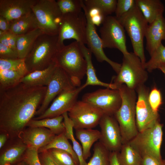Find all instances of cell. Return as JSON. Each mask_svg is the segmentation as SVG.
Instances as JSON below:
<instances>
[{
    "instance_id": "cell-37",
    "label": "cell",
    "mask_w": 165,
    "mask_h": 165,
    "mask_svg": "<svg viewBox=\"0 0 165 165\" xmlns=\"http://www.w3.org/2000/svg\"><path fill=\"white\" fill-rule=\"evenodd\" d=\"M52 158L58 165H79L68 152L52 148L47 150Z\"/></svg>"
},
{
    "instance_id": "cell-6",
    "label": "cell",
    "mask_w": 165,
    "mask_h": 165,
    "mask_svg": "<svg viewBox=\"0 0 165 165\" xmlns=\"http://www.w3.org/2000/svg\"><path fill=\"white\" fill-rule=\"evenodd\" d=\"M148 71L140 58L134 52L123 55L122 64L119 73L113 77L111 83L118 87L124 84L136 90L144 85L148 78Z\"/></svg>"
},
{
    "instance_id": "cell-42",
    "label": "cell",
    "mask_w": 165,
    "mask_h": 165,
    "mask_svg": "<svg viewBox=\"0 0 165 165\" xmlns=\"http://www.w3.org/2000/svg\"><path fill=\"white\" fill-rule=\"evenodd\" d=\"M17 36L10 31L5 32L0 35V43L17 52L16 42Z\"/></svg>"
},
{
    "instance_id": "cell-47",
    "label": "cell",
    "mask_w": 165,
    "mask_h": 165,
    "mask_svg": "<svg viewBox=\"0 0 165 165\" xmlns=\"http://www.w3.org/2000/svg\"><path fill=\"white\" fill-rule=\"evenodd\" d=\"M10 22L3 17L0 16V30L4 32L9 31Z\"/></svg>"
},
{
    "instance_id": "cell-5",
    "label": "cell",
    "mask_w": 165,
    "mask_h": 165,
    "mask_svg": "<svg viewBox=\"0 0 165 165\" xmlns=\"http://www.w3.org/2000/svg\"><path fill=\"white\" fill-rule=\"evenodd\" d=\"M117 19L130 38L134 53L145 65L146 62L144 39L148 23L136 4L128 12Z\"/></svg>"
},
{
    "instance_id": "cell-19",
    "label": "cell",
    "mask_w": 165,
    "mask_h": 165,
    "mask_svg": "<svg viewBox=\"0 0 165 165\" xmlns=\"http://www.w3.org/2000/svg\"><path fill=\"white\" fill-rule=\"evenodd\" d=\"M37 0H0V16L10 22L32 12Z\"/></svg>"
},
{
    "instance_id": "cell-2",
    "label": "cell",
    "mask_w": 165,
    "mask_h": 165,
    "mask_svg": "<svg viewBox=\"0 0 165 165\" xmlns=\"http://www.w3.org/2000/svg\"><path fill=\"white\" fill-rule=\"evenodd\" d=\"M62 47L58 35L43 34L39 36L25 58L29 73L48 68L54 62L57 53Z\"/></svg>"
},
{
    "instance_id": "cell-35",
    "label": "cell",
    "mask_w": 165,
    "mask_h": 165,
    "mask_svg": "<svg viewBox=\"0 0 165 165\" xmlns=\"http://www.w3.org/2000/svg\"><path fill=\"white\" fill-rule=\"evenodd\" d=\"M150 58L145 64V68L149 72L158 69L162 64H165V46L162 43L150 56Z\"/></svg>"
},
{
    "instance_id": "cell-29",
    "label": "cell",
    "mask_w": 165,
    "mask_h": 165,
    "mask_svg": "<svg viewBox=\"0 0 165 165\" xmlns=\"http://www.w3.org/2000/svg\"><path fill=\"white\" fill-rule=\"evenodd\" d=\"M117 157L120 165H141V156L129 142L123 144Z\"/></svg>"
},
{
    "instance_id": "cell-41",
    "label": "cell",
    "mask_w": 165,
    "mask_h": 165,
    "mask_svg": "<svg viewBox=\"0 0 165 165\" xmlns=\"http://www.w3.org/2000/svg\"><path fill=\"white\" fill-rule=\"evenodd\" d=\"M135 5V0H118L115 16L119 18L128 12Z\"/></svg>"
},
{
    "instance_id": "cell-51",
    "label": "cell",
    "mask_w": 165,
    "mask_h": 165,
    "mask_svg": "<svg viewBox=\"0 0 165 165\" xmlns=\"http://www.w3.org/2000/svg\"><path fill=\"white\" fill-rule=\"evenodd\" d=\"M13 165H28L25 161L23 160Z\"/></svg>"
},
{
    "instance_id": "cell-48",
    "label": "cell",
    "mask_w": 165,
    "mask_h": 165,
    "mask_svg": "<svg viewBox=\"0 0 165 165\" xmlns=\"http://www.w3.org/2000/svg\"><path fill=\"white\" fill-rule=\"evenodd\" d=\"M110 165H120L117 157V152H110Z\"/></svg>"
},
{
    "instance_id": "cell-44",
    "label": "cell",
    "mask_w": 165,
    "mask_h": 165,
    "mask_svg": "<svg viewBox=\"0 0 165 165\" xmlns=\"http://www.w3.org/2000/svg\"><path fill=\"white\" fill-rule=\"evenodd\" d=\"M19 58L17 52L0 43V58L16 59Z\"/></svg>"
},
{
    "instance_id": "cell-7",
    "label": "cell",
    "mask_w": 165,
    "mask_h": 165,
    "mask_svg": "<svg viewBox=\"0 0 165 165\" xmlns=\"http://www.w3.org/2000/svg\"><path fill=\"white\" fill-rule=\"evenodd\" d=\"M32 12L38 28L44 34L58 35L63 14L54 0H38L32 6Z\"/></svg>"
},
{
    "instance_id": "cell-31",
    "label": "cell",
    "mask_w": 165,
    "mask_h": 165,
    "mask_svg": "<svg viewBox=\"0 0 165 165\" xmlns=\"http://www.w3.org/2000/svg\"><path fill=\"white\" fill-rule=\"evenodd\" d=\"M62 115L64 117L65 135L72 143L73 150L78 157L79 165H86L87 163L83 157L82 146L75 138L73 131V124L68 116V112L64 113Z\"/></svg>"
},
{
    "instance_id": "cell-45",
    "label": "cell",
    "mask_w": 165,
    "mask_h": 165,
    "mask_svg": "<svg viewBox=\"0 0 165 165\" xmlns=\"http://www.w3.org/2000/svg\"><path fill=\"white\" fill-rule=\"evenodd\" d=\"M42 165H58L52 158L47 150L38 153Z\"/></svg>"
},
{
    "instance_id": "cell-38",
    "label": "cell",
    "mask_w": 165,
    "mask_h": 165,
    "mask_svg": "<svg viewBox=\"0 0 165 165\" xmlns=\"http://www.w3.org/2000/svg\"><path fill=\"white\" fill-rule=\"evenodd\" d=\"M82 0H58L57 2L63 14L75 13L82 11Z\"/></svg>"
},
{
    "instance_id": "cell-21",
    "label": "cell",
    "mask_w": 165,
    "mask_h": 165,
    "mask_svg": "<svg viewBox=\"0 0 165 165\" xmlns=\"http://www.w3.org/2000/svg\"><path fill=\"white\" fill-rule=\"evenodd\" d=\"M145 38V49L150 56L165 40V18L163 15L148 24Z\"/></svg>"
},
{
    "instance_id": "cell-28",
    "label": "cell",
    "mask_w": 165,
    "mask_h": 165,
    "mask_svg": "<svg viewBox=\"0 0 165 165\" xmlns=\"http://www.w3.org/2000/svg\"><path fill=\"white\" fill-rule=\"evenodd\" d=\"M27 127L46 128L50 129L56 135H59L65 131L62 115L40 120L32 119L28 123Z\"/></svg>"
},
{
    "instance_id": "cell-15",
    "label": "cell",
    "mask_w": 165,
    "mask_h": 165,
    "mask_svg": "<svg viewBox=\"0 0 165 165\" xmlns=\"http://www.w3.org/2000/svg\"><path fill=\"white\" fill-rule=\"evenodd\" d=\"M100 141L109 151L119 152L123 145L118 123L113 115L104 114L99 122Z\"/></svg>"
},
{
    "instance_id": "cell-26",
    "label": "cell",
    "mask_w": 165,
    "mask_h": 165,
    "mask_svg": "<svg viewBox=\"0 0 165 165\" xmlns=\"http://www.w3.org/2000/svg\"><path fill=\"white\" fill-rule=\"evenodd\" d=\"M38 28L36 18L32 12L10 22L9 31L17 35L25 34Z\"/></svg>"
},
{
    "instance_id": "cell-14",
    "label": "cell",
    "mask_w": 165,
    "mask_h": 165,
    "mask_svg": "<svg viewBox=\"0 0 165 165\" xmlns=\"http://www.w3.org/2000/svg\"><path fill=\"white\" fill-rule=\"evenodd\" d=\"M138 94L136 105V125L139 132L153 126L160 120L158 112H154L149 102V88L144 85L135 90Z\"/></svg>"
},
{
    "instance_id": "cell-22",
    "label": "cell",
    "mask_w": 165,
    "mask_h": 165,
    "mask_svg": "<svg viewBox=\"0 0 165 165\" xmlns=\"http://www.w3.org/2000/svg\"><path fill=\"white\" fill-rule=\"evenodd\" d=\"M79 44L86 63V74L87 79L85 83L81 86L83 89L90 85L99 86L106 88L118 89L117 86L114 84L104 82L98 79L92 62V52L85 46V44L81 43H79Z\"/></svg>"
},
{
    "instance_id": "cell-8",
    "label": "cell",
    "mask_w": 165,
    "mask_h": 165,
    "mask_svg": "<svg viewBox=\"0 0 165 165\" xmlns=\"http://www.w3.org/2000/svg\"><path fill=\"white\" fill-rule=\"evenodd\" d=\"M163 125L160 120L152 127L138 132L137 135L128 142L142 156L148 155L159 160H163L160 152L162 137Z\"/></svg>"
},
{
    "instance_id": "cell-18",
    "label": "cell",
    "mask_w": 165,
    "mask_h": 165,
    "mask_svg": "<svg viewBox=\"0 0 165 165\" xmlns=\"http://www.w3.org/2000/svg\"><path fill=\"white\" fill-rule=\"evenodd\" d=\"M56 135L42 127H28L20 134L19 138L28 147L38 150L50 143Z\"/></svg>"
},
{
    "instance_id": "cell-24",
    "label": "cell",
    "mask_w": 165,
    "mask_h": 165,
    "mask_svg": "<svg viewBox=\"0 0 165 165\" xmlns=\"http://www.w3.org/2000/svg\"><path fill=\"white\" fill-rule=\"evenodd\" d=\"M57 66L54 61L47 68L29 73L21 82L31 86H47Z\"/></svg>"
},
{
    "instance_id": "cell-52",
    "label": "cell",
    "mask_w": 165,
    "mask_h": 165,
    "mask_svg": "<svg viewBox=\"0 0 165 165\" xmlns=\"http://www.w3.org/2000/svg\"><path fill=\"white\" fill-rule=\"evenodd\" d=\"M164 1H165V0Z\"/></svg>"
},
{
    "instance_id": "cell-1",
    "label": "cell",
    "mask_w": 165,
    "mask_h": 165,
    "mask_svg": "<svg viewBox=\"0 0 165 165\" xmlns=\"http://www.w3.org/2000/svg\"><path fill=\"white\" fill-rule=\"evenodd\" d=\"M47 86L20 82L0 90V130L9 139L18 138L35 116L44 98Z\"/></svg>"
},
{
    "instance_id": "cell-4",
    "label": "cell",
    "mask_w": 165,
    "mask_h": 165,
    "mask_svg": "<svg viewBox=\"0 0 165 165\" xmlns=\"http://www.w3.org/2000/svg\"><path fill=\"white\" fill-rule=\"evenodd\" d=\"M54 61L67 74L75 86H80L81 81L86 74V63L78 42L75 41L62 47Z\"/></svg>"
},
{
    "instance_id": "cell-40",
    "label": "cell",
    "mask_w": 165,
    "mask_h": 165,
    "mask_svg": "<svg viewBox=\"0 0 165 165\" xmlns=\"http://www.w3.org/2000/svg\"><path fill=\"white\" fill-rule=\"evenodd\" d=\"M148 100L153 110L158 112V109L162 104V96L160 90L156 87H153L149 92Z\"/></svg>"
},
{
    "instance_id": "cell-46",
    "label": "cell",
    "mask_w": 165,
    "mask_h": 165,
    "mask_svg": "<svg viewBox=\"0 0 165 165\" xmlns=\"http://www.w3.org/2000/svg\"><path fill=\"white\" fill-rule=\"evenodd\" d=\"M141 165H165V160H159L148 155L142 156Z\"/></svg>"
},
{
    "instance_id": "cell-13",
    "label": "cell",
    "mask_w": 165,
    "mask_h": 165,
    "mask_svg": "<svg viewBox=\"0 0 165 165\" xmlns=\"http://www.w3.org/2000/svg\"><path fill=\"white\" fill-rule=\"evenodd\" d=\"M75 87L67 74L62 68L57 66L47 86L44 98L36 111L35 116H38L43 113L52 101L60 94Z\"/></svg>"
},
{
    "instance_id": "cell-16",
    "label": "cell",
    "mask_w": 165,
    "mask_h": 165,
    "mask_svg": "<svg viewBox=\"0 0 165 165\" xmlns=\"http://www.w3.org/2000/svg\"><path fill=\"white\" fill-rule=\"evenodd\" d=\"M83 90L81 86L65 91L58 95L50 105L41 115L33 119L40 120L52 118L68 112L77 101L79 94Z\"/></svg>"
},
{
    "instance_id": "cell-50",
    "label": "cell",
    "mask_w": 165,
    "mask_h": 165,
    "mask_svg": "<svg viewBox=\"0 0 165 165\" xmlns=\"http://www.w3.org/2000/svg\"><path fill=\"white\" fill-rule=\"evenodd\" d=\"M158 69H160L165 75V64H161L159 66Z\"/></svg>"
},
{
    "instance_id": "cell-36",
    "label": "cell",
    "mask_w": 165,
    "mask_h": 165,
    "mask_svg": "<svg viewBox=\"0 0 165 165\" xmlns=\"http://www.w3.org/2000/svg\"><path fill=\"white\" fill-rule=\"evenodd\" d=\"M10 70L22 72L26 75L28 72L25 58L4 59L0 58V70Z\"/></svg>"
},
{
    "instance_id": "cell-10",
    "label": "cell",
    "mask_w": 165,
    "mask_h": 165,
    "mask_svg": "<svg viewBox=\"0 0 165 165\" xmlns=\"http://www.w3.org/2000/svg\"><path fill=\"white\" fill-rule=\"evenodd\" d=\"M99 30L103 48H115L123 55L129 52L126 45L125 30L115 16H106Z\"/></svg>"
},
{
    "instance_id": "cell-17",
    "label": "cell",
    "mask_w": 165,
    "mask_h": 165,
    "mask_svg": "<svg viewBox=\"0 0 165 165\" xmlns=\"http://www.w3.org/2000/svg\"><path fill=\"white\" fill-rule=\"evenodd\" d=\"M82 9L86 17L87 21L86 44L88 48L93 53L97 60L102 62H107L117 74L120 69L121 64L114 62L108 58L103 50L102 42L97 33L96 26L91 22L85 9L82 5Z\"/></svg>"
},
{
    "instance_id": "cell-32",
    "label": "cell",
    "mask_w": 165,
    "mask_h": 165,
    "mask_svg": "<svg viewBox=\"0 0 165 165\" xmlns=\"http://www.w3.org/2000/svg\"><path fill=\"white\" fill-rule=\"evenodd\" d=\"M26 75L20 72L10 70H0V90L13 87L21 82Z\"/></svg>"
},
{
    "instance_id": "cell-11",
    "label": "cell",
    "mask_w": 165,
    "mask_h": 165,
    "mask_svg": "<svg viewBox=\"0 0 165 165\" xmlns=\"http://www.w3.org/2000/svg\"><path fill=\"white\" fill-rule=\"evenodd\" d=\"M104 114L100 109L82 100L77 101L68 112L75 130L95 127Z\"/></svg>"
},
{
    "instance_id": "cell-23",
    "label": "cell",
    "mask_w": 165,
    "mask_h": 165,
    "mask_svg": "<svg viewBox=\"0 0 165 165\" xmlns=\"http://www.w3.org/2000/svg\"><path fill=\"white\" fill-rule=\"evenodd\" d=\"M135 4L148 24L163 15L165 7L160 0H135Z\"/></svg>"
},
{
    "instance_id": "cell-3",
    "label": "cell",
    "mask_w": 165,
    "mask_h": 165,
    "mask_svg": "<svg viewBox=\"0 0 165 165\" xmlns=\"http://www.w3.org/2000/svg\"><path fill=\"white\" fill-rule=\"evenodd\" d=\"M122 99L121 105L114 114L120 130L123 144L129 142L138 134L136 119V92L123 84L118 87Z\"/></svg>"
},
{
    "instance_id": "cell-33",
    "label": "cell",
    "mask_w": 165,
    "mask_h": 165,
    "mask_svg": "<svg viewBox=\"0 0 165 165\" xmlns=\"http://www.w3.org/2000/svg\"><path fill=\"white\" fill-rule=\"evenodd\" d=\"M92 156L86 165H110L109 151L100 141L94 146Z\"/></svg>"
},
{
    "instance_id": "cell-9",
    "label": "cell",
    "mask_w": 165,
    "mask_h": 165,
    "mask_svg": "<svg viewBox=\"0 0 165 165\" xmlns=\"http://www.w3.org/2000/svg\"><path fill=\"white\" fill-rule=\"evenodd\" d=\"M87 21L84 12L63 14L58 34L59 43L64 46L65 39H73L79 43L86 44Z\"/></svg>"
},
{
    "instance_id": "cell-43",
    "label": "cell",
    "mask_w": 165,
    "mask_h": 165,
    "mask_svg": "<svg viewBox=\"0 0 165 165\" xmlns=\"http://www.w3.org/2000/svg\"><path fill=\"white\" fill-rule=\"evenodd\" d=\"M23 160L28 165H42L39 160L38 150L35 148H28Z\"/></svg>"
},
{
    "instance_id": "cell-12",
    "label": "cell",
    "mask_w": 165,
    "mask_h": 165,
    "mask_svg": "<svg viewBox=\"0 0 165 165\" xmlns=\"http://www.w3.org/2000/svg\"><path fill=\"white\" fill-rule=\"evenodd\" d=\"M82 100L101 110L104 114L113 115L120 107L122 99L118 89H99L85 94Z\"/></svg>"
},
{
    "instance_id": "cell-27",
    "label": "cell",
    "mask_w": 165,
    "mask_h": 165,
    "mask_svg": "<svg viewBox=\"0 0 165 165\" xmlns=\"http://www.w3.org/2000/svg\"><path fill=\"white\" fill-rule=\"evenodd\" d=\"M43 34H44L43 32L37 28L25 34L18 35L16 47L19 58L26 57L37 38Z\"/></svg>"
},
{
    "instance_id": "cell-30",
    "label": "cell",
    "mask_w": 165,
    "mask_h": 165,
    "mask_svg": "<svg viewBox=\"0 0 165 165\" xmlns=\"http://www.w3.org/2000/svg\"><path fill=\"white\" fill-rule=\"evenodd\" d=\"M68 140L65 135V131L59 135H56L48 144L39 149L38 150V153L52 148L60 149L69 153L76 163L79 165L78 157Z\"/></svg>"
},
{
    "instance_id": "cell-34",
    "label": "cell",
    "mask_w": 165,
    "mask_h": 165,
    "mask_svg": "<svg viewBox=\"0 0 165 165\" xmlns=\"http://www.w3.org/2000/svg\"><path fill=\"white\" fill-rule=\"evenodd\" d=\"M83 2L86 8H97L106 16L115 13L117 3L116 0H85Z\"/></svg>"
},
{
    "instance_id": "cell-25",
    "label": "cell",
    "mask_w": 165,
    "mask_h": 165,
    "mask_svg": "<svg viewBox=\"0 0 165 165\" xmlns=\"http://www.w3.org/2000/svg\"><path fill=\"white\" fill-rule=\"evenodd\" d=\"M75 130L76 137L81 144L83 157L86 160L91 155L90 149L92 145L100 138V131L93 129Z\"/></svg>"
},
{
    "instance_id": "cell-49",
    "label": "cell",
    "mask_w": 165,
    "mask_h": 165,
    "mask_svg": "<svg viewBox=\"0 0 165 165\" xmlns=\"http://www.w3.org/2000/svg\"><path fill=\"white\" fill-rule=\"evenodd\" d=\"M9 139L8 135L5 133L0 132V149H1L5 145Z\"/></svg>"
},
{
    "instance_id": "cell-20",
    "label": "cell",
    "mask_w": 165,
    "mask_h": 165,
    "mask_svg": "<svg viewBox=\"0 0 165 165\" xmlns=\"http://www.w3.org/2000/svg\"><path fill=\"white\" fill-rule=\"evenodd\" d=\"M9 140L0 149V165H13L23 160L28 148L18 137Z\"/></svg>"
},
{
    "instance_id": "cell-39",
    "label": "cell",
    "mask_w": 165,
    "mask_h": 165,
    "mask_svg": "<svg viewBox=\"0 0 165 165\" xmlns=\"http://www.w3.org/2000/svg\"><path fill=\"white\" fill-rule=\"evenodd\" d=\"M82 4L93 24L97 26L102 24L106 17L102 12L99 9L95 7L86 8L83 2Z\"/></svg>"
}]
</instances>
